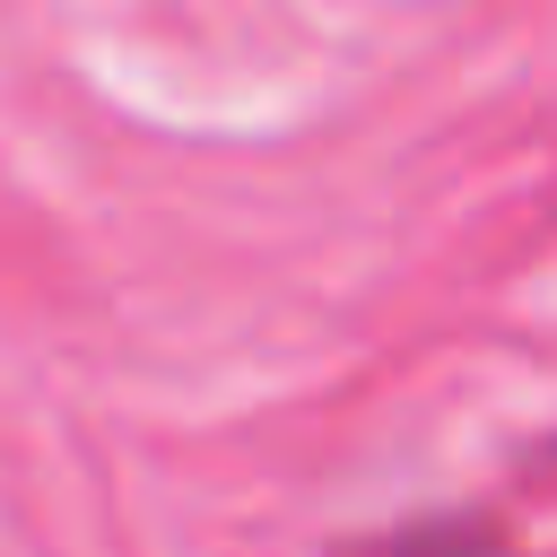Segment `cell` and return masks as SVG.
I'll return each mask as SVG.
<instances>
[{
  "label": "cell",
  "mask_w": 557,
  "mask_h": 557,
  "mask_svg": "<svg viewBox=\"0 0 557 557\" xmlns=\"http://www.w3.org/2000/svg\"><path fill=\"white\" fill-rule=\"evenodd\" d=\"M339 557H522V548L487 513H426V522H392L374 540H348Z\"/></svg>",
  "instance_id": "obj_1"
}]
</instances>
